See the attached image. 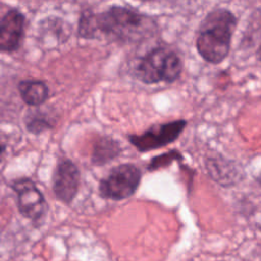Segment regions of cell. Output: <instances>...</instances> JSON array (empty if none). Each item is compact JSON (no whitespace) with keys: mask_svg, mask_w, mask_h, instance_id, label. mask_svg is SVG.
Masks as SVG:
<instances>
[{"mask_svg":"<svg viewBox=\"0 0 261 261\" xmlns=\"http://www.w3.org/2000/svg\"><path fill=\"white\" fill-rule=\"evenodd\" d=\"M157 28L152 15L135 7L113 4L100 12L84 10L79 19L77 36L85 40H105L127 45L151 38Z\"/></svg>","mask_w":261,"mask_h":261,"instance_id":"obj_1","label":"cell"},{"mask_svg":"<svg viewBox=\"0 0 261 261\" xmlns=\"http://www.w3.org/2000/svg\"><path fill=\"white\" fill-rule=\"evenodd\" d=\"M237 24L238 18L229 9L217 7L210 10L200 22L195 41L202 59L213 65L225 60Z\"/></svg>","mask_w":261,"mask_h":261,"instance_id":"obj_2","label":"cell"},{"mask_svg":"<svg viewBox=\"0 0 261 261\" xmlns=\"http://www.w3.org/2000/svg\"><path fill=\"white\" fill-rule=\"evenodd\" d=\"M182 71V61L177 52L167 47H156L139 58L134 75L144 84L173 83Z\"/></svg>","mask_w":261,"mask_h":261,"instance_id":"obj_3","label":"cell"},{"mask_svg":"<svg viewBox=\"0 0 261 261\" xmlns=\"http://www.w3.org/2000/svg\"><path fill=\"white\" fill-rule=\"evenodd\" d=\"M142 180L141 169L133 163L118 164L112 167L99 182L102 198L120 201L136 194Z\"/></svg>","mask_w":261,"mask_h":261,"instance_id":"obj_4","label":"cell"},{"mask_svg":"<svg viewBox=\"0 0 261 261\" xmlns=\"http://www.w3.org/2000/svg\"><path fill=\"white\" fill-rule=\"evenodd\" d=\"M188 121L176 119L165 123H155L144 133L127 135V141L142 153L165 147L177 140Z\"/></svg>","mask_w":261,"mask_h":261,"instance_id":"obj_5","label":"cell"},{"mask_svg":"<svg viewBox=\"0 0 261 261\" xmlns=\"http://www.w3.org/2000/svg\"><path fill=\"white\" fill-rule=\"evenodd\" d=\"M10 187L16 194L17 208L23 217L37 222L46 216L49 208L47 201L33 179L16 178Z\"/></svg>","mask_w":261,"mask_h":261,"instance_id":"obj_6","label":"cell"},{"mask_svg":"<svg viewBox=\"0 0 261 261\" xmlns=\"http://www.w3.org/2000/svg\"><path fill=\"white\" fill-rule=\"evenodd\" d=\"M81 185V171L70 159L60 160L53 173L52 190L57 200L69 205L75 198Z\"/></svg>","mask_w":261,"mask_h":261,"instance_id":"obj_7","label":"cell"},{"mask_svg":"<svg viewBox=\"0 0 261 261\" xmlns=\"http://www.w3.org/2000/svg\"><path fill=\"white\" fill-rule=\"evenodd\" d=\"M25 16L17 8L8 9L0 18V51H17L24 36Z\"/></svg>","mask_w":261,"mask_h":261,"instance_id":"obj_8","label":"cell"},{"mask_svg":"<svg viewBox=\"0 0 261 261\" xmlns=\"http://www.w3.org/2000/svg\"><path fill=\"white\" fill-rule=\"evenodd\" d=\"M21 100L29 106L39 107L49 98L48 85L41 80H22L17 84Z\"/></svg>","mask_w":261,"mask_h":261,"instance_id":"obj_9","label":"cell"},{"mask_svg":"<svg viewBox=\"0 0 261 261\" xmlns=\"http://www.w3.org/2000/svg\"><path fill=\"white\" fill-rule=\"evenodd\" d=\"M120 143L108 136L99 138L93 147L91 162L95 166H103L114 160L121 153Z\"/></svg>","mask_w":261,"mask_h":261,"instance_id":"obj_10","label":"cell"},{"mask_svg":"<svg viewBox=\"0 0 261 261\" xmlns=\"http://www.w3.org/2000/svg\"><path fill=\"white\" fill-rule=\"evenodd\" d=\"M24 125L29 133L40 135L53 127V121L49 115L39 109L30 110L24 116Z\"/></svg>","mask_w":261,"mask_h":261,"instance_id":"obj_11","label":"cell"},{"mask_svg":"<svg viewBox=\"0 0 261 261\" xmlns=\"http://www.w3.org/2000/svg\"><path fill=\"white\" fill-rule=\"evenodd\" d=\"M178 159H182V156L179 152H177L176 150H172L169 151L167 153L161 154L160 156L153 158L148 166L149 170H155L158 169L160 167H164L166 165H168L169 163H171L173 160H178Z\"/></svg>","mask_w":261,"mask_h":261,"instance_id":"obj_12","label":"cell"},{"mask_svg":"<svg viewBox=\"0 0 261 261\" xmlns=\"http://www.w3.org/2000/svg\"><path fill=\"white\" fill-rule=\"evenodd\" d=\"M5 150H6V146H5V144H4V143H2V142L0 141V162H1L2 155H3V153L5 152Z\"/></svg>","mask_w":261,"mask_h":261,"instance_id":"obj_13","label":"cell"}]
</instances>
